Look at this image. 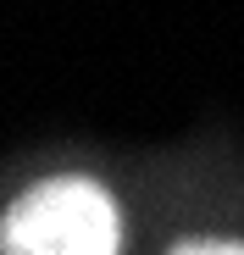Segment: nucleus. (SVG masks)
<instances>
[{
	"instance_id": "f03ea898",
	"label": "nucleus",
	"mask_w": 244,
	"mask_h": 255,
	"mask_svg": "<svg viewBox=\"0 0 244 255\" xmlns=\"http://www.w3.org/2000/svg\"><path fill=\"white\" fill-rule=\"evenodd\" d=\"M172 255H244V244H228V239H189V244H178Z\"/></svg>"
},
{
	"instance_id": "f257e3e1",
	"label": "nucleus",
	"mask_w": 244,
	"mask_h": 255,
	"mask_svg": "<svg viewBox=\"0 0 244 255\" xmlns=\"http://www.w3.org/2000/svg\"><path fill=\"white\" fill-rule=\"evenodd\" d=\"M117 200L89 178H45L0 217V255H117Z\"/></svg>"
}]
</instances>
